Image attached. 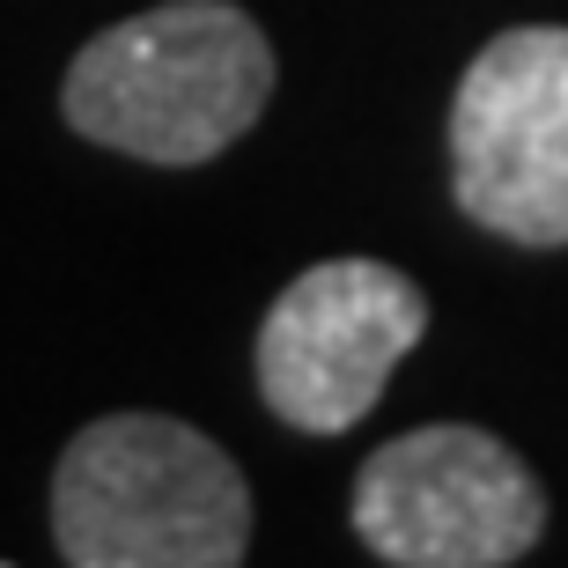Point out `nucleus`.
Masks as SVG:
<instances>
[{
  "mask_svg": "<svg viewBox=\"0 0 568 568\" xmlns=\"http://www.w3.org/2000/svg\"><path fill=\"white\" fill-rule=\"evenodd\" d=\"M52 539L74 568H236L252 554V487L192 422L104 414L60 450Z\"/></svg>",
  "mask_w": 568,
  "mask_h": 568,
  "instance_id": "obj_2",
  "label": "nucleus"
},
{
  "mask_svg": "<svg viewBox=\"0 0 568 568\" xmlns=\"http://www.w3.org/2000/svg\"><path fill=\"white\" fill-rule=\"evenodd\" d=\"M428 333V295L384 258L295 274L258 325V399L303 436H347Z\"/></svg>",
  "mask_w": 568,
  "mask_h": 568,
  "instance_id": "obj_5",
  "label": "nucleus"
},
{
  "mask_svg": "<svg viewBox=\"0 0 568 568\" xmlns=\"http://www.w3.org/2000/svg\"><path fill=\"white\" fill-rule=\"evenodd\" d=\"M266 97L274 44L236 0H163L74 52L60 111L97 148L192 170L244 141Z\"/></svg>",
  "mask_w": 568,
  "mask_h": 568,
  "instance_id": "obj_1",
  "label": "nucleus"
},
{
  "mask_svg": "<svg viewBox=\"0 0 568 568\" xmlns=\"http://www.w3.org/2000/svg\"><path fill=\"white\" fill-rule=\"evenodd\" d=\"M355 531L399 568H509L547 531V487L503 436L436 422L355 473Z\"/></svg>",
  "mask_w": 568,
  "mask_h": 568,
  "instance_id": "obj_3",
  "label": "nucleus"
},
{
  "mask_svg": "<svg viewBox=\"0 0 568 568\" xmlns=\"http://www.w3.org/2000/svg\"><path fill=\"white\" fill-rule=\"evenodd\" d=\"M450 192L503 244H568V30L525 22L480 44L450 104Z\"/></svg>",
  "mask_w": 568,
  "mask_h": 568,
  "instance_id": "obj_4",
  "label": "nucleus"
}]
</instances>
